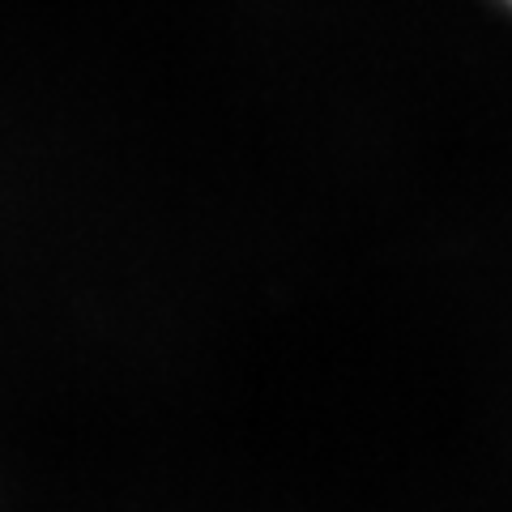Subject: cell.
Returning a JSON list of instances; mask_svg holds the SVG:
<instances>
[{
  "instance_id": "6da1fadb",
  "label": "cell",
  "mask_w": 512,
  "mask_h": 512,
  "mask_svg": "<svg viewBox=\"0 0 512 512\" xmlns=\"http://www.w3.org/2000/svg\"><path fill=\"white\" fill-rule=\"evenodd\" d=\"M504 5H512V0H504Z\"/></svg>"
}]
</instances>
